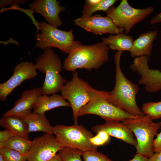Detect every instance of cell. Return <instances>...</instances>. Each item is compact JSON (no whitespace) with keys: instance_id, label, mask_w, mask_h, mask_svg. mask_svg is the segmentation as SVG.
<instances>
[{"instance_id":"ac0fdd59","label":"cell","mask_w":161,"mask_h":161,"mask_svg":"<svg viewBox=\"0 0 161 161\" xmlns=\"http://www.w3.org/2000/svg\"><path fill=\"white\" fill-rule=\"evenodd\" d=\"M157 34L156 31H150L140 34L134 41L130 52L131 56L133 58L142 56L149 57L151 56L153 42Z\"/></svg>"},{"instance_id":"4316f807","label":"cell","mask_w":161,"mask_h":161,"mask_svg":"<svg viewBox=\"0 0 161 161\" xmlns=\"http://www.w3.org/2000/svg\"><path fill=\"white\" fill-rule=\"evenodd\" d=\"M82 157L84 161H113L106 155L97 150L83 152Z\"/></svg>"},{"instance_id":"ba28073f","label":"cell","mask_w":161,"mask_h":161,"mask_svg":"<svg viewBox=\"0 0 161 161\" xmlns=\"http://www.w3.org/2000/svg\"><path fill=\"white\" fill-rule=\"evenodd\" d=\"M154 11L152 7L136 8L130 6L127 0H122L117 7L112 6L106 13L107 16L127 34L135 25L145 19Z\"/></svg>"},{"instance_id":"603a6c76","label":"cell","mask_w":161,"mask_h":161,"mask_svg":"<svg viewBox=\"0 0 161 161\" xmlns=\"http://www.w3.org/2000/svg\"><path fill=\"white\" fill-rule=\"evenodd\" d=\"M32 143V141L17 136H14L7 140L2 147L10 148L27 155Z\"/></svg>"},{"instance_id":"5b68a950","label":"cell","mask_w":161,"mask_h":161,"mask_svg":"<svg viewBox=\"0 0 161 161\" xmlns=\"http://www.w3.org/2000/svg\"><path fill=\"white\" fill-rule=\"evenodd\" d=\"M90 100L81 108L78 117L88 114L97 115L106 121H122L137 117L133 116L113 105L107 99V91L96 90L90 86L88 89Z\"/></svg>"},{"instance_id":"52a82bcc","label":"cell","mask_w":161,"mask_h":161,"mask_svg":"<svg viewBox=\"0 0 161 161\" xmlns=\"http://www.w3.org/2000/svg\"><path fill=\"white\" fill-rule=\"evenodd\" d=\"M52 134L63 148H76L83 152L97 149L90 141L93 134L81 125H57L52 126Z\"/></svg>"},{"instance_id":"d4e9b609","label":"cell","mask_w":161,"mask_h":161,"mask_svg":"<svg viewBox=\"0 0 161 161\" xmlns=\"http://www.w3.org/2000/svg\"><path fill=\"white\" fill-rule=\"evenodd\" d=\"M63 161H82L83 152L75 148L63 147L58 152Z\"/></svg>"},{"instance_id":"6da1fadb","label":"cell","mask_w":161,"mask_h":161,"mask_svg":"<svg viewBox=\"0 0 161 161\" xmlns=\"http://www.w3.org/2000/svg\"><path fill=\"white\" fill-rule=\"evenodd\" d=\"M123 52L117 51L114 55L115 65V82L114 87L107 91L108 100L129 114L136 117L145 114L137 105L136 96L139 91L138 85L128 79L123 74L120 66V60Z\"/></svg>"},{"instance_id":"f1b7e54d","label":"cell","mask_w":161,"mask_h":161,"mask_svg":"<svg viewBox=\"0 0 161 161\" xmlns=\"http://www.w3.org/2000/svg\"><path fill=\"white\" fill-rule=\"evenodd\" d=\"M16 136L11 131L5 129L0 131V148L2 147L3 144L12 137Z\"/></svg>"},{"instance_id":"9a60e30c","label":"cell","mask_w":161,"mask_h":161,"mask_svg":"<svg viewBox=\"0 0 161 161\" xmlns=\"http://www.w3.org/2000/svg\"><path fill=\"white\" fill-rule=\"evenodd\" d=\"M91 129L96 133L100 131H105L110 136L120 139L135 147L137 145V141L133 133L127 127L120 121H106L103 124L93 126Z\"/></svg>"},{"instance_id":"9c48e42d","label":"cell","mask_w":161,"mask_h":161,"mask_svg":"<svg viewBox=\"0 0 161 161\" xmlns=\"http://www.w3.org/2000/svg\"><path fill=\"white\" fill-rule=\"evenodd\" d=\"M90 86L79 77L78 72H75L71 80L67 81L61 89V96L70 105L74 124H78L79 112L90 100L88 89Z\"/></svg>"},{"instance_id":"f35d334b","label":"cell","mask_w":161,"mask_h":161,"mask_svg":"<svg viewBox=\"0 0 161 161\" xmlns=\"http://www.w3.org/2000/svg\"><path fill=\"white\" fill-rule=\"evenodd\" d=\"M160 152H161V150H160Z\"/></svg>"},{"instance_id":"4dcf8cb0","label":"cell","mask_w":161,"mask_h":161,"mask_svg":"<svg viewBox=\"0 0 161 161\" xmlns=\"http://www.w3.org/2000/svg\"><path fill=\"white\" fill-rule=\"evenodd\" d=\"M156 135L157 137L154 139L153 144L154 153L159 152L161 149V131L160 133H157Z\"/></svg>"},{"instance_id":"8992f818","label":"cell","mask_w":161,"mask_h":161,"mask_svg":"<svg viewBox=\"0 0 161 161\" xmlns=\"http://www.w3.org/2000/svg\"><path fill=\"white\" fill-rule=\"evenodd\" d=\"M39 31L40 32L35 36L36 46L42 49L55 47L69 54L81 44L74 40L73 29L68 31L60 30L46 21H41Z\"/></svg>"},{"instance_id":"1f68e13d","label":"cell","mask_w":161,"mask_h":161,"mask_svg":"<svg viewBox=\"0 0 161 161\" xmlns=\"http://www.w3.org/2000/svg\"><path fill=\"white\" fill-rule=\"evenodd\" d=\"M90 141L92 144L97 146L102 145L105 144L97 134L90 138Z\"/></svg>"},{"instance_id":"83f0119b","label":"cell","mask_w":161,"mask_h":161,"mask_svg":"<svg viewBox=\"0 0 161 161\" xmlns=\"http://www.w3.org/2000/svg\"><path fill=\"white\" fill-rule=\"evenodd\" d=\"M20 10L24 12L27 14L32 20L33 23L36 27L37 29V34H38L39 33L40 27V23L38 22L35 19L33 16V13H35L33 10L30 8L29 9H22L19 7L18 5H12L11 7H10L8 8H5L4 7H2L0 10V13H3L6 10Z\"/></svg>"},{"instance_id":"4fadbf2b","label":"cell","mask_w":161,"mask_h":161,"mask_svg":"<svg viewBox=\"0 0 161 161\" xmlns=\"http://www.w3.org/2000/svg\"><path fill=\"white\" fill-rule=\"evenodd\" d=\"M73 21L76 25L95 35H102L106 33L115 35L123 33L124 32L113 22L110 17H104L99 14L86 18L80 17Z\"/></svg>"},{"instance_id":"7c38bea8","label":"cell","mask_w":161,"mask_h":161,"mask_svg":"<svg viewBox=\"0 0 161 161\" xmlns=\"http://www.w3.org/2000/svg\"><path fill=\"white\" fill-rule=\"evenodd\" d=\"M37 69L32 62L21 61L14 68L10 78L0 84V99L5 102L7 96L24 80L35 78L37 75Z\"/></svg>"},{"instance_id":"44dd1931","label":"cell","mask_w":161,"mask_h":161,"mask_svg":"<svg viewBox=\"0 0 161 161\" xmlns=\"http://www.w3.org/2000/svg\"><path fill=\"white\" fill-rule=\"evenodd\" d=\"M102 41L112 50L130 52L134 40L131 36L123 33L111 35L107 38L103 37Z\"/></svg>"},{"instance_id":"7402d4cb","label":"cell","mask_w":161,"mask_h":161,"mask_svg":"<svg viewBox=\"0 0 161 161\" xmlns=\"http://www.w3.org/2000/svg\"><path fill=\"white\" fill-rule=\"evenodd\" d=\"M116 0H86L82 11L81 18H86L92 15L99 11L106 12L116 3Z\"/></svg>"},{"instance_id":"d6a6232c","label":"cell","mask_w":161,"mask_h":161,"mask_svg":"<svg viewBox=\"0 0 161 161\" xmlns=\"http://www.w3.org/2000/svg\"><path fill=\"white\" fill-rule=\"evenodd\" d=\"M97 134L102 140L105 144L109 141L110 136L105 131H100Z\"/></svg>"},{"instance_id":"74e56055","label":"cell","mask_w":161,"mask_h":161,"mask_svg":"<svg viewBox=\"0 0 161 161\" xmlns=\"http://www.w3.org/2000/svg\"><path fill=\"white\" fill-rule=\"evenodd\" d=\"M0 161H6L1 154H0Z\"/></svg>"},{"instance_id":"d6986e66","label":"cell","mask_w":161,"mask_h":161,"mask_svg":"<svg viewBox=\"0 0 161 161\" xmlns=\"http://www.w3.org/2000/svg\"><path fill=\"white\" fill-rule=\"evenodd\" d=\"M0 125L15 135L29 140L27 125L21 117L15 115L2 116L0 119Z\"/></svg>"},{"instance_id":"3957f363","label":"cell","mask_w":161,"mask_h":161,"mask_svg":"<svg viewBox=\"0 0 161 161\" xmlns=\"http://www.w3.org/2000/svg\"><path fill=\"white\" fill-rule=\"evenodd\" d=\"M37 69L45 74L41 87L43 94L49 95L60 91L67 81L60 74L63 65L57 54L51 47L48 48L40 55L35 64Z\"/></svg>"},{"instance_id":"30bf717a","label":"cell","mask_w":161,"mask_h":161,"mask_svg":"<svg viewBox=\"0 0 161 161\" xmlns=\"http://www.w3.org/2000/svg\"><path fill=\"white\" fill-rule=\"evenodd\" d=\"M149 61V58L146 56L136 57L130 68L140 77L138 84L143 85L146 92L155 93L161 90V71L150 68Z\"/></svg>"},{"instance_id":"5bb4252c","label":"cell","mask_w":161,"mask_h":161,"mask_svg":"<svg viewBox=\"0 0 161 161\" xmlns=\"http://www.w3.org/2000/svg\"><path fill=\"white\" fill-rule=\"evenodd\" d=\"M34 13L41 15L48 23L57 28L61 26L62 21L59 17L60 12L66 8L60 5L56 0H36L28 5Z\"/></svg>"},{"instance_id":"7a4b0ae2","label":"cell","mask_w":161,"mask_h":161,"mask_svg":"<svg viewBox=\"0 0 161 161\" xmlns=\"http://www.w3.org/2000/svg\"><path fill=\"white\" fill-rule=\"evenodd\" d=\"M109 49L102 41L91 45L81 44L68 54L63 67L73 72L79 69H97L108 61Z\"/></svg>"},{"instance_id":"e0dca14e","label":"cell","mask_w":161,"mask_h":161,"mask_svg":"<svg viewBox=\"0 0 161 161\" xmlns=\"http://www.w3.org/2000/svg\"><path fill=\"white\" fill-rule=\"evenodd\" d=\"M71 107L70 103L58 94H52L50 96L43 94L39 96L34 104L32 113L40 114L60 107Z\"/></svg>"},{"instance_id":"e575fe53","label":"cell","mask_w":161,"mask_h":161,"mask_svg":"<svg viewBox=\"0 0 161 161\" xmlns=\"http://www.w3.org/2000/svg\"><path fill=\"white\" fill-rule=\"evenodd\" d=\"M129 161H148V158L140 154L136 153L133 158Z\"/></svg>"},{"instance_id":"d590c367","label":"cell","mask_w":161,"mask_h":161,"mask_svg":"<svg viewBox=\"0 0 161 161\" xmlns=\"http://www.w3.org/2000/svg\"><path fill=\"white\" fill-rule=\"evenodd\" d=\"M161 22V12L152 18L150 21L151 24H154Z\"/></svg>"},{"instance_id":"484cf974","label":"cell","mask_w":161,"mask_h":161,"mask_svg":"<svg viewBox=\"0 0 161 161\" xmlns=\"http://www.w3.org/2000/svg\"><path fill=\"white\" fill-rule=\"evenodd\" d=\"M0 154L6 161H27V155L4 147L0 148Z\"/></svg>"},{"instance_id":"836d02e7","label":"cell","mask_w":161,"mask_h":161,"mask_svg":"<svg viewBox=\"0 0 161 161\" xmlns=\"http://www.w3.org/2000/svg\"><path fill=\"white\" fill-rule=\"evenodd\" d=\"M148 161H161V152H155L148 158Z\"/></svg>"},{"instance_id":"2e32d148","label":"cell","mask_w":161,"mask_h":161,"mask_svg":"<svg viewBox=\"0 0 161 161\" xmlns=\"http://www.w3.org/2000/svg\"><path fill=\"white\" fill-rule=\"evenodd\" d=\"M43 94L41 87L24 90L13 108L5 112L3 116L15 115L22 117L31 114L36 100Z\"/></svg>"},{"instance_id":"cb8c5ba5","label":"cell","mask_w":161,"mask_h":161,"mask_svg":"<svg viewBox=\"0 0 161 161\" xmlns=\"http://www.w3.org/2000/svg\"><path fill=\"white\" fill-rule=\"evenodd\" d=\"M142 110L145 114L149 116L153 119L161 118V101L148 102L143 104Z\"/></svg>"},{"instance_id":"8fae6325","label":"cell","mask_w":161,"mask_h":161,"mask_svg":"<svg viewBox=\"0 0 161 161\" xmlns=\"http://www.w3.org/2000/svg\"><path fill=\"white\" fill-rule=\"evenodd\" d=\"M63 147L53 134H45L32 141L27 154L28 161H46L57 154Z\"/></svg>"},{"instance_id":"8d00e7d4","label":"cell","mask_w":161,"mask_h":161,"mask_svg":"<svg viewBox=\"0 0 161 161\" xmlns=\"http://www.w3.org/2000/svg\"><path fill=\"white\" fill-rule=\"evenodd\" d=\"M46 161H63L62 158L59 154H57L50 159Z\"/></svg>"},{"instance_id":"f546056e","label":"cell","mask_w":161,"mask_h":161,"mask_svg":"<svg viewBox=\"0 0 161 161\" xmlns=\"http://www.w3.org/2000/svg\"><path fill=\"white\" fill-rule=\"evenodd\" d=\"M0 1V7H1L8 5H23L29 1L28 0H1Z\"/></svg>"},{"instance_id":"ffe728a7","label":"cell","mask_w":161,"mask_h":161,"mask_svg":"<svg viewBox=\"0 0 161 161\" xmlns=\"http://www.w3.org/2000/svg\"><path fill=\"white\" fill-rule=\"evenodd\" d=\"M26 123L29 133L41 131L45 134H53L52 126L50 124L45 114L32 113L21 117Z\"/></svg>"},{"instance_id":"277c9868","label":"cell","mask_w":161,"mask_h":161,"mask_svg":"<svg viewBox=\"0 0 161 161\" xmlns=\"http://www.w3.org/2000/svg\"><path fill=\"white\" fill-rule=\"evenodd\" d=\"M122 123L134 134L137 144L136 153L147 158L154 154L153 144L154 138L161 127V122L156 123L148 115L126 119Z\"/></svg>"}]
</instances>
